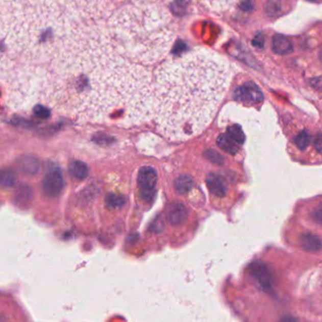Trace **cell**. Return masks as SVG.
Here are the masks:
<instances>
[{"instance_id":"obj_22","label":"cell","mask_w":322,"mask_h":322,"mask_svg":"<svg viewBox=\"0 0 322 322\" xmlns=\"http://www.w3.org/2000/svg\"><path fill=\"white\" fill-rule=\"evenodd\" d=\"M8 1H9V0H0V37H2L4 35L5 15H6Z\"/></svg>"},{"instance_id":"obj_2","label":"cell","mask_w":322,"mask_h":322,"mask_svg":"<svg viewBox=\"0 0 322 322\" xmlns=\"http://www.w3.org/2000/svg\"><path fill=\"white\" fill-rule=\"evenodd\" d=\"M230 80L225 61L194 51L159 67L154 81L153 120L174 140L202 133L212 121Z\"/></svg>"},{"instance_id":"obj_24","label":"cell","mask_w":322,"mask_h":322,"mask_svg":"<svg viewBox=\"0 0 322 322\" xmlns=\"http://www.w3.org/2000/svg\"><path fill=\"white\" fill-rule=\"evenodd\" d=\"M206 157H207L209 160H211L212 162L214 163H218V164H220V163H222V160H224V158L219 155V153L216 152V151H213V150H208L206 153Z\"/></svg>"},{"instance_id":"obj_6","label":"cell","mask_w":322,"mask_h":322,"mask_svg":"<svg viewBox=\"0 0 322 322\" xmlns=\"http://www.w3.org/2000/svg\"><path fill=\"white\" fill-rule=\"evenodd\" d=\"M234 98L237 102L246 106H254L261 103L264 95L258 86L253 82H247L236 89L234 91Z\"/></svg>"},{"instance_id":"obj_16","label":"cell","mask_w":322,"mask_h":322,"mask_svg":"<svg viewBox=\"0 0 322 322\" xmlns=\"http://www.w3.org/2000/svg\"><path fill=\"white\" fill-rule=\"evenodd\" d=\"M193 179L188 175H183L177 177L175 182V187L179 194H187L193 187Z\"/></svg>"},{"instance_id":"obj_10","label":"cell","mask_w":322,"mask_h":322,"mask_svg":"<svg viewBox=\"0 0 322 322\" xmlns=\"http://www.w3.org/2000/svg\"><path fill=\"white\" fill-rule=\"evenodd\" d=\"M207 188L213 195L224 197L227 191V185L224 177L216 174H209L207 177Z\"/></svg>"},{"instance_id":"obj_5","label":"cell","mask_w":322,"mask_h":322,"mask_svg":"<svg viewBox=\"0 0 322 322\" xmlns=\"http://www.w3.org/2000/svg\"><path fill=\"white\" fill-rule=\"evenodd\" d=\"M245 136L241 128L234 125L227 128L225 133L220 134L217 139L219 148L230 155L237 154L244 143Z\"/></svg>"},{"instance_id":"obj_21","label":"cell","mask_w":322,"mask_h":322,"mask_svg":"<svg viewBox=\"0 0 322 322\" xmlns=\"http://www.w3.org/2000/svg\"><path fill=\"white\" fill-rule=\"evenodd\" d=\"M280 11H281V3L279 0H269L267 2V6H266L267 15H269L270 17H274L278 15Z\"/></svg>"},{"instance_id":"obj_7","label":"cell","mask_w":322,"mask_h":322,"mask_svg":"<svg viewBox=\"0 0 322 322\" xmlns=\"http://www.w3.org/2000/svg\"><path fill=\"white\" fill-rule=\"evenodd\" d=\"M158 182L157 170L152 167H142L138 175V184L140 194L145 199L150 200L154 195V190Z\"/></svg>"},{"instance_id":"obj_20","label":"cell","mask_w":322,"mask_h":322,"mask_svg":"<svg viewBox=\"0 0 322 322\" xmlns=\"http://www.w3.org/2000/svg\"><path fill=\"white\" fill-rule=\"evenodd\" d=\"M31 189L28 186L20 187L17 190L16 194V201L19 202L21 205H24L26 203H29L31 199Z\"/></svg>"},{"instance_id":"obj_12","label":"cell","mask_w":322,"mask_h":322,"mask_svg":"<svg viewBox=\"0 0 322 322\" xmlns=\"http://www.w3.org/2000/svg\"><path fill=\"white\" fill-rule=\"evenodd\" d=\"M252 273L265 289L270 286L271 276L268 268L265 265L261 263H255L252 266Z\"/></svg>"},{"instance_id":"obj_26","label":"cell","mask_w":322,"mask_h":322,"mask_svg":"<svg viewBox=\"0 0 322 322\" xmlns=\"http://www.w3.org/2000/svg\"><path fill=\"white\" fill-rule=\"evenodd\" d=\"M253 44H254V46H256L257 48H264V46H265V37H264V35L262 33L257 34L254 38V40H253Z\"/></svg>"},{"instance_id":"obj_9","label":"cell","mask_w":322,"mask_h":322,"mask_svg":"<svg viewBox=\"0 0 322 322\" xmlns=\"http://www.w3.org/2000/svg\"><path fill=\"white\" fill-rule=\"evenodd\" d=\"M189 215L187 207L181 203H174L168 207L167 218L171 225H179L183 224Z\"/></svg>"},{"instance_id":"obj_25","label":"cell","mask_w":322,"mask_h":322,"mask_svg":"<svg viewBox=\"0 0 322 322\" xmlns=\"http://www.w3.org/2000/svg\"><path fill=\"white\" fill-rule=\"evenodd\" d=\"M34 113H35L38 117L44 119V118H48L49 116H50V110H49L48 109H45L44 106L39 105V106H37L36 108L34 109Z\"/></svg>"},{"instance_id":"obj_17","label":"cell","mask_w":322,"mask_h":322,"mask_svg":"<svg viewBox=\"0 0 322 322\" xmlns=\"http://www.w3.org/2000/svg\"><path fill=\"white\" fill-rule=\"evenodd\" d=\"M17 182V177L13 170H0V186L4 188H12Z\"/></svg>"},{"instance_id":"obj_29","label":"cell","mask_w":322,"mask_h":322,"mask_svg":"<svg viewBox=\"0 0 322 322\" xmlns=\"http://www.w3.org/2000/svg\"><path fill=\"white\" fill-rule=\"evenodd\" d=\"M0 322H10L8 319H7L6 317L4 316H1L0 315Z\"/></svg>"},{"instance_id":"obj_15","label":"cell","mask_w":322,"mask_h":322,"mask_svg":"<svg viewBox=\"0 0 322 322\" xmlns=\"http://www.w3.org/2000/svg\"><path fill=\"white\" fill-rule=\"evenodd\" d=\"M20 168L27 175H35L40 168V161L35 157L27 156L21 159Z\"/></svg>"},{"instance_id":"obj_11","label":"cell","mask_w":322,"mask_h":322,"mask_svg":"<svg viewBox=\"0 0 322 322\" xmlns=\"http://www.w3.org/2000/svg\"><path fill=\"white\" fill-rule=\"evenodd\" d=\"M293 43L287 37L276 34L273 38V50L280 56L288 55L293 51Z\"/></svg>"},{"instance_id":"obj_13","label":"cell","mask_w":322,"mask_h":322,"mask_svg":"<svg viewBox=\"0 0 322 322\" xmlns=\"http://www.w3.org/2000/svg\"><path fill=\"white\" fill-rule=\"evenodd\" d=\"M301 244L308 252H317L322 248L321 239L313 234H304L301 237Z\"/></svg>"},{"instance_id":"obj_19","label":"cell","mask_w":322,"mask_h":322,"mask_svg":"<svg viewBox=\"0 0 322 322\" xmlns=\"http://www.w3.org/2000/svg\"><path fill=\"white\" fill-rule=\"evenodd\" d=\"M310 134L308 133L306 130H304L296 137L295 144L297 145L300 150L304 151L307 149V147L310 144Z\"/></svg>"},{"instance_id":"obj_4","label":"cell","mask_w":322,"mask_h":322,"mask_svg":"<svg viewBox=\"0 0 322 322\" xmlns=\"http://www.w3.org/2000/svg\"><path fill=\"white\" fill-rule=\"evenodd\" d=\"M129 57L143 63H152L166 54L171 42L169 29L153 11L122 12L110 23Z\"/></svg>"},{"instance_id":"obj_27","label":"cell","mask_w":322,"mask_h":322,"mask_svg":"<svg viewBox=\"0 0 322 322\" xmlns=\"http://www.w3.org/2000/svg\"><path fill=\"white\" fill-rule=\"evenodd\" d=\"M316 150L319 154H322V135H317L315 140Z\"/></svg>"},{"instance_id":"obj_1","label":"cell","mask_w":322,"mask_h":322,"mask_svg":"<svg viewBox=\"0 0 322 322\" xmlns=\"http://www.w3.org/2000/svg\"><path fill=\"white\" fill-rule=\"evenodd\" d=\"M81 28L48 61L31 75L41 97L55 110L91 122L132 126L153 118L154 81L144 67L127 60L110 41Z\"/></svg>"},{"instance_id":"obj_3","label":"cell","mask_w":322,"mask_h":322,"mask_svg":"<svg viewBox=\"0 0 322 322\" xmlns=\"http://www.w3.org/2000/svg\"><path fill=\"white\" fill-rule=\"evenodd\" d=\"M72 0H9L4 35L13 52L30 61H49L79 27Z\"/></svg>"},{"instance_id":"obj_28","label":"cell","mask_w":322,"mask_h":322,"mask_svg":"<svg viewBox=\"0 0 322 322\" xmlns=\"http://www.w3.org/2000/svg\"><path fill=\"white\" fill-rule=\"evenodd\" d=\"M253 2L251 1V0H245L243 3L241 4V9L243 10V11H246V12H250V11H252L253 10Z\"/></svg>"},{"instance_id":"obj_18","label":"cell","mask_w":322,"mask_h":322,"mask_svg":"<svg viewBox=\"0 0 322 322\" xmlns=\"http://www.w3.org/2000/svg\"><path fill=\"white\" fill-rule=\"evenodd\" d=\"M125 204H126V199L122 195L110 193L107 196L106 205L110 209H112V210L120 209L125 206Z\"/></svg>"},{"instance_id":"obj_8","label":"cell","mask_w":322,"mask_h":322,"mask_svg":"<svg viewBox=\"0 0 322 322\" xmlns=\"http://www.w3.org/2000/svg\"><path fill=\"white\" fill-rule=\"evenodd\" d=\"M63 178L61 170L58 168L49 170L43 180L42 189L44 194L51 198L57 197L61 194L63 189Z\"/></svg>"},{"instance_id":"obj_23","label":"cell","mask_w":322,"mask_h":322,"mask_svg":"<svg viewBox=\"0 0 322 322\" xmlns=\"http://www.w3.org/2000/svg\"><path fill=\"white\" fill-rule=\"evenodd\" d=\"M311 218L314 219V221L316 224L322 225V203L312 210Z\"/></svg>"},{"instance_id":"obj_14","label":"cell","mask_w":322,"mask_h":322,"mask_svg":"<svg viewBox=\"0 0 322 322\" xmlns=\"http://www.w3.org/2000/svg\"><path fill=\"white\" fill-rule=\"evenodd\" d=\"M69 172L73 178L78 180H84L89 176V168L84 162L75 160L69 165Z\"/></svg>"},{"instance_id":"obj_30","label":"cell","mask_w":322,"mask_h":322,"mask_svg":"<svg viewBox=\"0 0 322 322\" xmlns=\"http://www.w3.org/2000/svg\"><path fill=\"white\" fill-rule=\"evenodd\" d=\"M308 1H311V2H316V0H308Z\"/></svg>"}]
</instances>
